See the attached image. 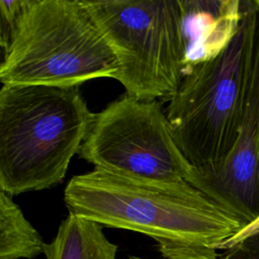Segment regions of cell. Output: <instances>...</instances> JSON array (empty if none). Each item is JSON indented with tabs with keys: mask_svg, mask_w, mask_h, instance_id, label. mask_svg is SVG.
Masks as SVG:
<instances>
[{
	"mask_svg": "<svg viewBox=\"0 0 259 259\" xmlns=\"http://www.w3.org/2000/svg\"><path fill=\"white\" fill-rule=\"evenodd\" d=\"M79 156L96 169L155 180L188 181L194 172L161 102L127 94L95 114Z\"/></svg>",
	"mask_w": 259,
	"mask_h": 259,
	"instance_id": "8992f818",
	"label": "cell"
},
{
	"mask_svg": "<svg viewBox=\"0 0 259 259\" xmlns=\"http://www.w3.org/2000/svg\"><path fill=\"white\" fill-rule=\"evenodd\" d=\"M95 114L79 87L2 85L0 191L12 197L60 184Z\"/></svg>",
	"mask_w": 259,
	"mask_h": 259,
	"instance_id": "7a4b0ae2",
	"label": "cell"
},
{
	"mask_svg": "<svg viewBox=\"0 0 259 259\" xmlns=\"http://www.w3.org/2000/svg\"><path fill=\"white\" fill-rule=\"evenodd\" d=\"M27 0H0V46L2 54L8 49L13 31Z\"/></svg>",
	"mask_w": 259,
	"mask_h": 259,
	"instance_id": "8fae6325",
	"label": "cell"
},
{
	"mask_svg": "<svg viewBox=\"0 0 259 259\" xmlns=\"http://www.w3.org/2000/svg\"><path fill=\"white\" fill-rule=\"evenodd\" d=\"M254 2H255L256 6H257V8H258V10H259V0H254Z\"/></svg>",
	"mask_w": 259,
	"mask_h": 259,
	"instance_id": "5bb4252c",
	"label": "cell"
},
{
	"mask_svg": "<svg viewBox=\"0 0 259 259\" xmlns=\"http://www.w3.org/2000/svg\"><path fill=\"white\" fill-rule=\"evenodd\" d=\"M47 243L12 197L0 191V259H32Z\"/></svg>",
	"mask_w": 259,
	"mask_h": 259,
	"instance_id": "30bf717a",
	"label": "cell"
},
{
	"mask_svg": "<svg viewBox=\"0 0 259 259\" xmlns=\"http://www.w3.org/2000/svg\"><path fill=\"white\" fill-rule=\"evenodd\" d=\"M187 71L218 56L236 35L243 16L240 0H183Z\"/></svg>",
	"mask_w": 259,
	"mask_h": 259,
	"instance_id": "ba28073f",
	"label": "cell"
},
{
	"mask_svg": "<svg viewBox=\"0 0 259 259\" xmlns=\"http://www.w3.org/2000/svg\"><path fill=\"white\" fill-rule=\"evenodd\" d=\"M69 209L103 227L155 240L163 259H217L245 224L187 181H163L94 168L64 190Z\"/></svg>",
	"mask_w": 259,
	"mask_h": 259,
	"instance_id": "6da1fadb",
	"label": "cell"
},
{
	"mask_svg": "<svg viewBox=\"0 0 259 259\" xmlns=\"http://www.w3.org/2000/svg\"><path fill=\"white\" fill-rule=\"evenodd\" d=\"M245 60L243 111L237 143L212 173L195 171L191 185L202 191L245 226L259 218V10L250 1Z\"/></svg>",
	"mask_w": 259,
	"mask_h": 259,
	"instance_id": "52a82bcc",
	"label": "cell"
},
{
	"mask_svg": "<svg viewBox=\"0 0 259 259\" xmlns=\"http://www.w3.org/2000/svg\"><path fill=\"white\" fill-rule=\"evenodd\" d=\"M113 51L125 94L170 100L186 74L183 0H83Z\"/></svg>",
	"mask_w": 259,
	"mask_h": 259,
	"instance_id": "277c9868",
	"label": "cell"
},
{
	"mask_svg": "<svg viewBox=\"0 0 259 259\" xmlns=\"http://www.w3.org/2000/svg\"><path fill=\"white\" fill-rule=\"evenodd\" d=\"M217 259H259V232L224 250Z\"/></svg>",
	"mask_w": 259,
	"mask_h": 259,
	"instance_id": "7c38bea8",
	"label": "cell"
},
{
	"mask_svg": "<svg viewBox=\"0 0 259 259\" xmlns=\"http://www.w3.org/2000/svg\"><path fill=\"white\" fill-rule=\"evenodd\" d=\"M259 232V218L256 219L254 222L246 225L237 235H235L232 239H230L228 242H226L222 248V250H226L231 248L232 246H234L235 244L239 243L240 241L256 234Z\"/></svg>",
	"mask_w": 259,
	"mask_h": 259,
	"instance_id": "4fadbf2b",
	"label": "cell"
},
{
	"mask_svg": "<svg viewBox=\"0 0 259 259\" xmlns=\"http://www.w3.org/2000/svg\"><path fill=\"white\" fill-rule=\"evenodd\" d=\"M136 259H146V258H142V257H137Z\"/></svg>",
	"mask_w": 259,
	"mask_h": 259,
	"instance_id": "9a60e30c",
	"label": "cell"
},
{
	"mask_svg": "<svg viewBox=\"0 0 259 259\" xmlns=\"http://www.w3.org/2000/svg\"><path fill=\"white\" fill-rule=\"evenodd\" d=\"M118 63L83 0H27L2 54V85L79 87Z\"/></svg>",
	"mask_w": 259,
	"mask_h": 259,
	"instance_id": "3957f363",
	"label": "cell"
},
{
	"mask_svg": "<svg viewBox=\"0 0 259 259\" xmlns=\"http://www.w3.org/2000/svg\"><path fill=\"white\" fill-rule=\"evenodd\" d=\"M117 246L103 226L73 212L62 221L54 240L47 244L46 259H116Z\"/></svg>",
	"mask_w": 259,
	"mask_h": 259,
	"instance_id": "9c48e42d",
	"label": "cell"
},
{
	"mask_svg": "<svg viewBox=\"0 0 259 259\" xmlns=\"http://www.w3.org/2000/svg\"><path fill=\"white\" fill-rule=\"evenodd\" d=\"M250 1L240 27L214 58L191 67L165 109L175 140L199 173L223 166L239 136L243 111Z\"/></svg>",
	"mask_w": 259,
	"mask_h": 259,
	"instance_id": "5b68a950",
	"label": "cell"
}]
</instances>
